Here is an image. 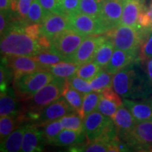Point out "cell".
Returning <instances> with one entry per match:
<instances>
[{"mask_svg": "<svg viewBox=\"0 0 152 152\" xmlns=\"http://www.w3.org/2000/svg\"><path fill=\"white\" fill-rule=\"evenodd\" d=\"M140 61L132 63L113 75V89L123 99L137 100L152 96V83Z\"/></svg>", "mask_w": 152, "mask_h": 152, "instance_id": "obj_1", "label": "cell"}, {"mask_svg": "<svg viewBox=\"0 0 152 152\" xmlns=\"http://www.w3.org/2000/svg\"><path fill=\"white\" fill-rule=\"evenodd\" d=\"M27 23L14 18L5 33L1 35V56H34L43 52L37 40L26 33Z\"/></svg>", "mask_w": 152, "mask_h": 152, "instance_id": "obj_2", "label": "cell"}, {"mask_svg": "<svg viewBox=\"0 0 152 152\" xmlns=\"http://www.w3.org/2000/svg\"><path fill=\"white\" fill-rule=\"evenodd\" d=\"M65 83V78L55 77L52 82L40 89L31 99L23 102L26 111L28 122H35L47 106L62 96Z\"/></svg>", "mask_w": 152, "mask_h": 152, "instance_id": "obj_3", "label": "cell"}, {"mask_svg": "<svg viewBox=\"0 0 152 152\" xmlns=\"http://www.w3.org/2000/svg\"><path fill=\"white\" fill-rule=\"evenodd\" d=\"M150 32L151 31L119 25L106 33V35L113 42L115 49L139 54L142 44Z\"/></svg>", "mask_w": 152, "mask_h": 152, "instance_id": "obj_4", "label": "cell"}, {"mask_svg": "<svg viewBox=\"0 0 152 152\" xmlns=\"http://www.w3.org/2000/svg\"><path fill=\"white\" fill-rule=\"evenodd\" d=\"M50 71H37L26 73L14 78V89L21 102L29 100L40 89L54 79Z\"/></svg>", "mask_w": 152, "mask_h": 152, "instance_id": "obj_5", "label": "cell"}, {"mask_svg": "<svg viewBox=\"0 0 152 152\" xmlns=\"http://www.w3.org/2000/svg\"><path fill=\"white\" fill-rule=\"evenodd\" d=\"M67 17L70 29L82 35H99L108 33L100 18L89 16L79 11Z\"/></svg>", "mask_w": 152, "mask_h": 152, "instance_id": "obj_6", "label": "cell"}, {"mask_svg": "<svg viewBox=\"0 0 152 152\" xmlns=\"http://www.w3.org/2000/svg\"><path fill=\"white\" fill-rule=\"evenodd\" d=\"M86 37L73 30L67 29L51 40L50 50L61 55L68 62Z\"/></svg>", "mask_w": 152, "mask_h": 152, "instance_id": "obj_7", "label": "cell"}, {"mask_svg": "<svg viewBox=\"0 0 152 152\" xmlns=\"http://www.w3.org/2000/svg\"><path fill=\"white\" fill-rule=\"evenodd\" d=\"M123 142L130 151H152V121L137 122Z\"/></svg>", "mask_w": 152, "mask_h": 152, "instance_id": "obj_8", "label": "cell"}, {"mask_svg": "<svg viewBox=\"0 0 152 152\" xmlns=\"http://www.w3.org/2000/svg\"><path fill=\"white\" fill-rule=\"evenodd\" d=\"M106 39V35L87 36L75 54L69 58L68 62L75 63L81 66L85 63L92 61L96 50Z\"/></svg>", "mask_w": 152, "mask_h": 152, "instance_id": "obj_9", "label": "cell"}, {"mask_svg": "<svg viewBox=\"0 0 152 152\" xmlns=\"http://www.w3.org/2000/svg\"><path fill=\"white\" fill-rule=\"evenodd\" d=\"M75 111L64 96H61L49 104L39 114L38 118L33 123L37 127H43L49 123L60 119L64 115Z\"/></svg>", "mask_w": 152, "mask_h": 152, "instance_id": "obj_10", "label": "cell"}, {"mask_svg": "<svg viewBox=\"0 0 152 152\" xmlns=\"http://www.w3.org/2000/svg\"><path fill=\"white\" fill-rule=\"evenodd\" d=\"M13 70L14 77L26 73L37 71H49V68L45 67L36 61L33 56H1Z\"/></svg>", "mask_w": 152, "mask_h": 152, "instance_id": "obj_11", "label": "cell"}, {"mask_svg": "<svg viewBox=\"0 0 152 152\" xmlns=\"http://www.w3.org/2000/svg\"><path fill=\"white\" fill-rule=\"evenodd\" d=\"M123 0H102L99 18L108 32L121 24Z\"/></svg>", "mask_w": 152, "mask_h": 152, "instance_id": "obj_12", "label": "cell"}, {"mask_svg": "<svg viewBox=\"0 0 152 152\" xmlns=\"http://www.w3.org/2000/svg\"><path fill=\"white\" fill-rule=\"evenodd\" d=\"M39 29L42 35L52 40L55 36L61 32L70 29L68 17L62 14L49 12L39 24Z\"/></svg>", "mask_w": 152, "mask_h": 152, "instance_id": "obj_13", "label": "cell"}, {"mask_svg": "<svg viewBox=\"0 0 152 152\" xmlns=\"http://www.w3.org/2000/svg\"><path fill=\"white\" fill-rule=\"evenodd\" d=\"M20 101L17 97L14 88L8 87L5 91L0 94V115L1 117L7 115L18 116L26 115L23 104H20Z\"/></svg>", "mask_w": 152, "mask_h": 152, "instance_id": "obj_14", "label": "cell"}, {"mask_svg": "<svg viewBox=\"0 0 152 152\" xmlns=\"http://www.w3.org/2000/svg\"><path fill=\"white\" fill-rule=\"evenodd\" d=\"M112 118L106 116L98 111H94L84 119V132L87 142L96 140L103 132Z\"/></svg>", "mask_w": 152, "mask_h": 152, "instance_id": "obj_15", "label": "cell"}, {"mask_svg": "<svg viewBox=\"0 0 152 152\" xmlns=\"http://www.w3.org/2000/svg\"><path fill=\"white\" fill-rule=\"evenodd\" d=\"M46 144L42 130L38 129L33 123H28L25 131L22 147V152H39L43 151Z\"/></svg>", "mask_w": 152, "mask_h": 152, "instance_id": "obj_16", "label": "cell"}, {"mask_svg": "<svg viewBox=\"0 0 152 152\" xmlns=\"http://www.w3.org/2000/svg\"><path fill=\"white\" fill-rule=\"evenodd\" d=\"M123 104L128 108L137 122L151 121L152 118V96L136 101L123 99Z\"/></svg>", "mask_w": 152, "mask_h": 152, "instance_id": "obj_17", "label": "cell"}, {"mask_svg": "<svg viewBox=\"0 0 152 152\" xmlns=\"http://www.w3.org/2000/svg\"><path fill=\"white\" fill-rule=\"evenodd\" d=\"M116 126L118 134L121 140H124L136 124L137 121L124 104L120 106L112 118Z\"/></svg>", "mask_w": 152, "mask_h": 152, "instance_id": "obj_18", "label": "cell"}, {"mask_svg": "<svg viewBox=\"0 0 152 152\" xmlns=\"http://www.w3.org/2000/svg\"><path fill=\"white\" fill-rule=\"evenodd\" d=\"M145 0H123L121 24L137 28L139 15L146 8Z\"/></svg>", "mask_w": 152, "mask_h": 152, "instance_id": "obj_19", "label": "cell"}, {"mask_svg": "<svg viewBox=\"0 0 152 152\" xmlns=\"http://www.w3.org/2000/svg\"><path fill=\"white\" fill-rule=\"evenodd\" d=\"M137 60H140L138 54L115 49L105 69L109 73L114 75Z\"/></svg>", "mask_w": 152, "mask_h": 152, "instance_id": "obj_20", "label": "cell"}, {"mask_svg": "<svg viewBox=\"0 0 152 152\" xmlns=\"http://www.w3.org/2000/svg\"><path fill=\"white\" fill-rule=\"evenodd\" d=\"M28 123L20 125L19 128L11 132L7 138L1 142L0 151L1 152L20 151L25 131L27 128Z\"/></svg>", "mask_w": 152, "mask_h": 152, "instance_id": "obj_21", "label": "cell"}, {"mask_svg": "<svg viewBox=\"0 0 152 152\" xmlns=\"http://www.w3.org/2000/svg\"><path fill=\"white\" fill-rule=\"evenodd\" d=\"M28 122L26 115L18 116L7 115L1 117L0 119V140L3 142L11 132L19 128L20 125Z\"/></svg>", "mask_w": 152, "mask_h": 152, "instance_id": "obj_22", "label": "cell"}, {"mask_svg": "<svg viewBox=\"0 0 152 152\" xmlns=\"http://www.w3.org/2000/svg\"><path fill=\"white\" fill-rule=\"evenodd\" d=\"M85 141H87V137L84 132H79L77 131L65 129L58 134L52 145L73 146L84 143Z\"/></svg>", "mask_w": 152, "mask_h": 152, "instance_id": "obj_23", "label": "cell"}, {"mask_svg": "<svg viewBox=\"0 0 152 152\" xmlns=\"http://www.w3.org/2000/svg\"><path fill=\"white\" fill-rule=\"evenodd\" d=\"M84 95L77 90H75L69 83L66 81L62 96L66 99L68 103L71 106L74 111L78 113L82 116V106L83 103Z\"/></svg>", "mask_w": 152, "mask_h": 152, "instance_id": "obj_24", "label": "cell"}, {"mask_svg": "<svg viewBox=\"0 0 152 152\" xmlns=\"http://www.w3.org/2000/svg\"><path fill=\"white\" fill-rule=\"evenodd\" d=\"M114 48L115 47L113 42L107 38V39L102 45H100L96 50L93 61L102 68H105L111 58Z\"/></svg>", "mask_w": 152, "mask_h": 152, "instance_id": "obj_25", "label": "cell"}, {"mask_svg": "<svg viewBox=\"0 0 152 152\" xmlns=\"http://www.w3.org/2000/svg\"><path fill=\"white\" fill-rule=\"evenodd\" d=\"M80 65L75 63L68 61H61L49 67V71L54 77L68 78L71 76L75 75Z\"/></svg>", "mask_w": 152, "mask_h": 152, "instance_id": "obj_26", "label": "cell"}, {"mask_svg": "<svg viewBox=\"0 0 152 152\" xmlns=\"http://www.w3.org/2000/svg\"><path fill=\"white\" fill-rule=\"evenodd\" d=\"M113 74L109 73L105 68H103L90 81L92 90L94 92H101L106 87H113Z\"/></svg>", "mask_w": 152, "mask_h": 152, "instance_id": "obj_27", "label": "cell"}, {"mask_svg": "<svg viewBox=\"0 0 152 152\" xmlns=\"http://www.w3.org/2000/svg\"><path fill=\"white\" fill-rule=\"evenodd\" d=\"M60 121L64 129H68L79 132H84V118L76 111L61 118Z\"/></svg>", "mask_w": 152, "mask_h": 152, "instance_id": "obj_28", "label": "cell"}, {"mask_svg": "<svg viewBox=\"0 0 152 152\" xmlns=\"http://www.w3.org/2000/svg\"><path fill=\"white\" fill-rule=\"evenodd\" d=\"M102 97V93L94 92L85 94L83 98L82 106V117L85 118L87 115L96 110L97 106Z\"/></svg>", "mask_w": 152, "mask_h": 152, "instance_id": "obj_29", "label": "cell"}, {"mask_svg": "<svg viewBox=\"0 0 152 152\" xmlns=\"http://www.w3.org/2000/svg\"><path fill=\"white\" fill-rule=\"evenodd\" d=\"M49 13L42 7L38 0H33L28 11L26 23L40 24Z\"/></svg>", "mask_w": 152, "mask_h": 152, "instance_id": "obj_30", "label": "cell"}, {"mask_svg": "<svg viewBox=\"0 0 152 152\" xmlns=\"http://www.w3.org/2000/svg\"><path fill=\"white\" fill-rule=\"evenodd\" d=\"M33 57L42 65L49 68L50 66L58 64L61 61H66L65 58H64L59 54H56V53L52 52L50 49L43 51V52Z\"/></svg>", "mask_w": 152, "mask_h": 152, "instance_id": "obj_31", "label": "cell"}, {"mask_svg": "<svg viewBox=\"0 0 152 152\" xmlns=\"http://www.w3.org/2000/svg\"><path fill=\"white\" fill-rule=\"evenodd\" d=\"M102 0H80L79 12L99 18Z\"/></svg>", "mask_w": 152, "mask_h": 152, "instance_id": "obj_32", "label": "cell"}, {"mask_svg": "<svg viewBox=\"0 0 152 152\" xmlns=\"http://www.w3.org/2000/svg\"><path fill=\"white\" fill-rule=\"evenodd\" d=\"M103 69L100 66H99L94 61L85 63L80 66L75 74L81 78L90 81L94 78L99 72Z\"/></svg>", "mask_w": 152, "mask_h": 152, "instance_id": "obj_33", "label": "cell"}, {"mask_svg": "<svg viewBox=\"0 0 152 152\" xmlns=\"http://www.w3.org/2000/svg\"><path fill=\"white\" fill-rule=\"evenodd\" d=\"M43 128L42 133L45 142H46L47 144H50V145H52L53 142L54 141L58 134L64 129L60 119L49 123L48 124L43 126Z\"/></svg>", "mask_w": 152, "mask_h": 152, "instance_id": "obj_34", "label": "cell"}, {"mask_svg": "<svg viewBox=\"0 0 152 152\" xmlns=\"http://www.w3.org/2000/svg\"><path fill=\"white\" fill-rule=\"evenodd\" d=\"M14 77L13 70L11 69L5 60L1 57V68H0V90L1 92L8 88L9 83Z\"/></svg>", "mask_w": 152, "mask_h": 152, "instance_id": "obj_35", "label": "cell"}, {"mask_svg": "<svg viewBox=\"0 0 152 152\" xmlns=\"http://www.w3.org/2000/svg\"><path fill=\"white\" fill-rule=\"evenodd\" d=\"M66 80L75 90L81 92L82 94H87V93L91 92V91L92 90L90 81L81 78L76 74L68 77Z\"/></svg>", "mask_w": 152, "mask_h": 152, "instance_id": "obj_36", "label": "cell"}, {"mask_svg": "<svg viewBox=\"0 0 152 152\" xmlns=\"http://www.w3.org/2000/svg\"><path fill=\"white\" fill-rule=\"evenodd\" d=\"M119 107L120 106H118L115 103L102 96L99 102L97 108H96V111L100 112L101 113L106 115V116L112 118Z\"/></svg>", "mask_w": 152, "mask_h": 152, "instance_id": "obj_37", "label": "cell"}, {"mask_svg": "<svg viewBox=\"0 0 152 152\" xmlns=\"http://www.w3.org/2000/svg\"><path fill=\"white\" fill-rule=\"evenodd\" d=\"M33 0H17L16 9L13 16L16 19L26 22L30 7Z\"/></svg>", "mask_w": 152, "mask_h": 152, "instance_id": "obj_38", "label": "cell"}, {"mask_svg": "<svg viewBox=\"0 0 152 152\" xmlns=\"http://www.w3.org/2000/svg\"><path fill=\"white\" fill-rule=\"evenodd\" d=\"M152 58V31L148 35L142 42L139 52L140 61H145Z\"/></svg>", "mask_w": 152, "mask_h": 152, "instance_id": "obj_39", "label": "cell"}, {"mask_svg": "<svg viewBox=\"0 0 152 152\" xmlns=\"http://www.w3.org/2000/svg\"><path fill=\"white\" fill-rule=\"evenodd\" d=\"M58 1L62 14L66 16L78 11L80 0H58Z\"/></svg>", "mask_w": 152, "mask_h": 152, "instance_id": "obj_40", "label": "cell"}, {"mask_svg": "<svg viewBox=\"0 0 152 152\" xmlns=\"http://www.w3.org/2000/svg\"><path fill=\"white\" fill-rule=\"evenodd\" d=\"M38 1L42 7L49 12L64 15L61 10L58 0H38Z\"/></svg>", "mask_w": 152, "mask_h": 152, "instance_id": "obj_41", "label": "cell"}, {"mask_svg": "<svg viewBox=\"0 0 152 152\" xmlns=\"http://www.w3.org/2000/svg\"><path fill=\"white\" fill-rule=\"evenodd\" d=\"M101 93H102V96L103 97L114 102L118 106H121L123 104V102H122L120 96L115 92V91L113 89H112V87H106V88L104 89Z\"/></svg>", "mask_w": 152, "mask_h": 152, "instance_id": "obj_42", "label": "cell"}, {"mask_svg": "<svg viewBox=\"0 0 152 152\" xmlns=\"http://www.w3.org/2000/svg\"><path fill=\"white\" fill-rule=\"evenodd\" d=\"M24 30L28 36L33 38L35 40H37L40 34V29H39V24L37 23H27L25 26Z\"/></svg>", "mask_w": 152, "mask_h": 152, "instance_id": "obj_43", "label": "cell"}, {"mask_svg": "<svg viewBox=\"0 0 152 152\" xmlns=\"http://www.w3.org/2000/svg\"><path fill=\"white\" fill-rule=\"evenodd\" d=\"M0 9L3 12H11V0H0Z\"/></svg>", "mask_w": 152, "mask_h": 152, "instance_id": "obj_44", "label": "cell"}, {"mask_svg": "<svg viewBox=\"0 0 152 152\" xmlns=\"http://www.w3.org/2000/svg\"><path fill=\"white\" fill-rule=\"evenodd\" d=\"M145 70L152 83V58L145 61Z\"/></svg>", "mask_w": 152, "mask_h": 152, "instance_id": "obj_45", "label": "cell"}, {"mask_svg": "<svg viewBox=\"0 0 152 152\" xmlns=\"http://www.w3.org/2000/svg\"><path fill=\"white\" fill-rule=\"evenodd\" d=\"M149 12H150V15H151V22H152V0L149 4Z\"/></svg>", "mask_w": 152, "mask_h": 152, "instance_id": "obj_46", "label": "cell"}, {"mask_svg": "<svg viewBox=\"0 0 152 152\" xmlns=\"http://www.w3.org/2000/svg\"><path fill=\"white\" fill-rule=\"evenodd\" d=\"M151 121H152V118H151Z\"/></svg>", "mask_w": 152, "mask_h": 152, "instance_id": "obj_47", "label": "cell"}]
</instances>
